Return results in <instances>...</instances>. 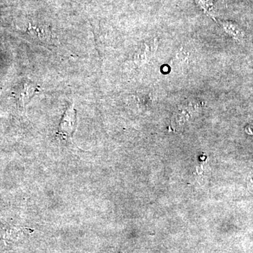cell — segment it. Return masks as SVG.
Listing matches in <instances>:
<instances>
[{
	"instance_id": "8992f818",
	"label": "cell",
	"mask_w": 253,
	"mask_h": 253,
	"mask_svg": "<svg viewBox=\"0 0 253 253\" xmlns=\"http://www.w3.org/2000/svg\"><path fill=\"white\" fill-rule=\"evenodd\" d=\"M221 28L234 41L243 43L246 41V33L239 25L231 21H220Z\"/></svg>"
},
{
	"instance_id": "277c9868",
	"label": "cell",
	"mask_w": 253,
	"mask_h": 253,
	"mask_svg": "<svg viewBox=\"0 0 253 253\" xmlns=\"http://www.w3.org/2000/svg\"><path fill=\"white\" fill-rule=\"evenodd\" d=\"M157 48V40L145 42L139 46L133 55L132 62L137 66L146 64L153 57Z\"/></svg>"
},
{
	"instance_id": "5b68a950",
	"label": "cell",
	"mask_w": 253,
	"mask_h": 253,
	"mask_svg": "<svg viewBox=\"0 0 253 253\" xmlns=\"http://www.w3.org/2000/svg\"><path fill=\"white\" fill-rule=\"evenodd\" d=\"M26 32L31 36L32 40L38 44H51L55 42V38L53 36L52 33L46 28H42L29 24Z\"/></svg>"
},
{
	"instance_id": "6da1fadb",
	"label": "cell",
	"mask_w": 253,
	"mask_h": 253,
	"mask_svg": "<svg viewBox=\"0 0 253 253\" xmlns=\"http://www.w3.org/2000/svg\"><path fill=\"white\" fill-rule=\"evenodd\" d=\"M202 101L197 99L186 100L176 108L173 116V124L175 126H184L202 108Z\"/></svg>"
},
{
	"instance_id": "52a82bcc",
	"label": "cell",
	"mask_w": 253,
	"mask_h": 253,
	"mask_svg": "<svg viewBox=\"0 0 253 253\" xmlns=\"http://www.w3.org/2000/svg\"><path fill=\"white\" fill-rule=\"evenodd\" d=\"M196 3L201 9H204L207 14H211L213 11L214 4L213 0H196Z\"/></svg>"
},
{
	"instance_id": "7a4b0ae2",
	"label": "cell",
	"mask_w": 253,
	"mask_h": 253,
	"mask_svg": "<svg viewBox=\"0 0 253 253\" xmlns=\"http://www.w3.org/2000/svg\"><path fill=\"white\" fill-rule=\"evenodd\" d=\"M39 91L40 86L38 84L31 80L24 79L15 86L14 94L18 104L25 107Z\"/></svg>"
},
{
	"instance_id": "3957f363",
	"label": "cell",
	"mask_w": 253,
	"mask_h": 253,
	"mask_svg": "<svg viewBox=\"0 0 253 253\" xmlns=\"http://www.w3.org/2000/svg\"><path fill=\"white\" fill-rule=\"evenodd\" d=\"M77 126V115L72 104L68 106L63 114L62 120L60 123L58 134L66 137H71L76 130Z\"/></svg>"
}]
</instances>
